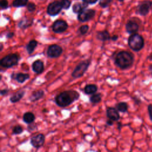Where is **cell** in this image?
Wrapping results in <instances>:
<instances>
[{
    "label": "cell",
    "mask_w": 152,
    "mask_h": 152,
    "mask_svg": "<svg viewBox=\"0 0 152 152\" xmlns=\"http://www.w3.org/2000/svg\"><path fill=\"white\" fill-rule=\"evenodd\" d=\"M80 98V93L73 90H65L61 92L55 97L56 104L61 107L69 106Z\"/></svg>",
    "instance_id": "cell-1"
},
{
    "label": "cell",
    "mask_w": 152,
    "mask_h": 152,
    "mask_svg": "<svg viewBox=\"0 0 152 152\" xmlns=\"http://www.w3.org/2000/svg\"><path fill=\"white\" fill-rule=\"evenodd\" d=\"M134 62V55L131 52L126 50L118 52L115 58V65L121 69H127L131 68Z\"/></svg>",
    "instance_id": "cell-2"
},
{
    "label": "cell",
    "mask_w": 152,
    "mask_h": 152,
    "mask_svg": "<svg viewBox=\"0 0 152 152\" xmlns=\"http://www.w3.org/2000/svg\"><path fill=\"white\" fill-rule=\"evenodd\" d=\"M128 45L133 51L138 52L144 46V39L141 35L137 33H133L128 37Z\"/></svg>",
    "instance_id": "cell-3"
},
{
    "label": "cell",
    "mask_w": 152,
    "mask_h": 152,
    "mask_svg": "<svg viewBox=\"0 0 152 152\" xmlns=\"http://www.w3.org/2000/svg\"><path fill=\"white\" fill-rule=\"evenodd\" d=\"M20 59V55L18 53H10L0 60V65L5 68H10L16 65Z\"/></svg>",
    "instance_id": "cell-4"
},
{
    "label": "cell",
    "mask_w": 152,
    "mask_h": 152,
    "mask_svg": "<svg viewBox=\"0 0 152 152\" xmlns=\"http://www.w3.org/2000/svg\"><path fill=\"white\" fill-rule=\"evenodd\" d=\"M91 61L90 59H86L80 62L76 65L71 73V76L74 78H78L83 77L87 71Z\"/></svg>",
    "instance_id": "cell-5"
},
{
    "label": "cell",
    "mask_w": 152,
    "mask_h": 152,
    "mask_svg": "<svg viewBox=\"0 0 152 152\" xmlns=\"http://www.w3.org/2000/svg\"><path fill=\"white\" fill-rule=\"evenodd\" d=\"M152 8V1L143 0L140 2L136 7V13L141 16H146Z\"/></svg>",
    "instance_id": "cell-6"
},
{
    "label": "cell",
    "mask_w": 152,
    "mask_h": 152,
    "mask_svg": "<svg viewBox=\"0 0 152 152\" xmlns=\"http://www.w3.org/2000/svg\"><path fill=\"white\" fill-rule=\"evenodd\" d=\"M63 9L61 1H55L50 2L47 7L46 12L47 14L50 16H56Z\"/></svg>",
    "instance_id": "cell-7"
},
{
    "label": "cell",
    "mask_w": 152,
    "mask_h": 152,
    "mask_svg": "<svg viewBox=\"0 0 152 152\" xmlns=\"http://www.w3.org/2000/svg\"><path fill=\"white\" fill-rule=\"evenodd\" d=\"M62 52L63 49L61 46L56 44H53L48 48L46 54L49 58H56L62 55Z\"/></svg>",
    "instance_id": "cell-8"
},
{
    "label": "cell",
    "mask_w": 152,
    "mask_h": 152,
    "mask_svg": "<svg viewBox=\"0 0 152 152\" xmlns=\"http://www.w3.org/2000/svg\"><path fill=\"white\" fill-rule=\"evenodd\" d=\"M95 14L96 11L93 9H85L78 14L77 19L81 23L87 22L93 18Z\"/></svg>",
    "instance_id": "cell-9"
},
{
    "label": "cell",
    "mask_w": 152,
    "mask_h": 152,
    "mask_svg": "<svg viewBox=\"0 0 152 152\" xmlns=\"http://www.w3.org/2000/svg\"><path fill=\"white\" fill-rule=\"evenodd\" d=\"M68 28V23L64 20H57L52 26V31L55 33H62L65 32Z\"/></svg>",
    "instance_id": "cell-10"
},
{
    "label": "cell",
    "mask_w": 152,
    "mask_h": 152,
    "mask_svg": "<svg viewBox=\"0 0 152 152\" xmlns=\"http://www.w3.org/2000/svg\"><path fill=\"white\" fill-rule=\"evenodd\" d=\"M45 141V137L43 134H38L30 139L31 145L35 148H39L42 147Z\"/></svg>",
    "instance_id": "cell-11"
},
{
    "label": "cell",
    "mask_w": 152,
    "mask_h": 152,
    "mask_svg": "<svg viewBox=\"0 0 152 152\" xmlns=\"http://www.w3.org/2000/svg\"><path fill=\"white\" fill-rule=\"evenodd\" d=\"M140 28L138 23L134 19V18L129 20L125 24V29L128 33L131 34L137 33Z\"/></svg>",
    "instance_id": "cell-12"
},
{
    "label": "cell",
    "mask_w": 152,
    "mask_h": 152,
    "mask_svg": "<svg viewBox=\"0 0 152 152\" xmlns=\"http://www.w3.org/2000/svg\"><path fill=\"white\" fill-rule=\"evenodd\" d=\"M106 116L108 119H110L113 121H118L120 119L119 111L113 107H109L106 109Z\"/></svg>",
    "instance_id": "cell-13"
},
{
    "label": "cell",
    "mask_w": 152,
    "mask_h": 152,
    "mask_svg": "<svg viewBox=\"0 0 152 152\" xmlns=\"http://www.w3.org/2000/svg\"><path fill=\"white\" fill-rule=\"evenodd\" d=\"M11 79L16 80L19 83H23L26 80L30 78V75L27 73H23V72H17V73H12L11 75Z\"/></svg>",
    "instance_id": "cell-14"
},
{
    "label": "cell",
    "mask_w": 152,
    "mask_h": 152,
    "mask_svg": "<svg viewBox=\"0 0 152 152\" xmlns=\"http://www.w3.org/2000/svg\"><path fill=\"white\" fill-rule=\"evenodd\" d=\"M32 70L36 74H41L44 71V63L40 59L34 61L31 65Z\"/></svg>",
    "instance_id": "cell-15"
},
{
    "label": "cell",
    "mask_w": 152,
    "mask_h": 152,
    "mask_svg": "<svg viewBox=\"0 0 152 152\" xmlns=\"http://www.w3.org/2000/svg\"><path fill=\"white\" fill-rule=\"evenodd\" d=\"M45 94V92L42 90L34 91L28 97V100L31 102H34L41 99Z\"/></svg>",
    "instance_id": "cell-16"
},
{
    "label": "cell",
    "mask_w": 152,
    "mask_h": 152,
    "mask_svg": "<svg viewBox=\"0 0 152 152\" xmlns=\"http://www.w3.org/2000/svg\"><path fill=\"white\" fill-rule=\"evenodd\" d=\"M26 93L25 90H20L17 91L15 93H14L10 97V101L12 103H15L18 102H19L24 96Z\"/></svg>",
    "instance_id": "cell-17"
},
{
    "label": "cell",
    "mask_w": 152,
    "mask_h": 152,
    "mask_svg": "<svg viewBox=\"0 0 152 152\" xmlns=\"http://www.w3.org/2000/svg\"><path fill=\"white\" fill-rule=\"evenodd\" d=\"M33 23V18H28L27 17L23 18L18 23V27L21 29H26L30 27Z\"/></svg>",
    "instance_id": "cell-18"
},
{
    "label": "cell",
    "mask_w": 152,
    "mask_h": 152,
    "mask_svg": "<svg viewBox=\"0 0 152 152\" xmlns=\"http://www.w3.org/2000/svg\"><path fill=\"white\" fill-rule=\"evenodd\" d=\"M96 37L97 40H99L102 41V42L107 41V40H109L111 39L110 33L106 30L97 31V33H96Z\"/></svg>",
    "instance_id": "cell-19"
},
{
    "label": "cell",
    "mask_w": 152,
    "mask_h": 152,
    "mask_svg": "<svg viewBox=\"0 0 152 152\" xmlns=\"http://www.w3.org/2000/svg\"><path fill=\"white\" fill-rule=\"evenodd\" d=\"M88 7V4L85 2H76L75 3L72 7V10L74 13L75 14H79L84 10L86 9Z\"/></svg>",
    "instance_id": "cell-20"
},
{
    "label": "cell",
    "mask_w": 152,
    "mask_h": 152,
    "mask_svg": "<svg viewBox=\"0 0 152 152\" xmlns=\"http://www.w3.org/2000/svg\"><path fill=\"white\" fill-rule=\"evenodd\" d=\"M35 119L36 117L34 114L31 112H25L23 116V120L27 124H30L34 122Z\"/></svg>",
    "instance_id": "cell-21"
},
{
    "label": "cell",
    "mask_w": 152,
    "mask_h": 152,
    "mask_svg": "<svg viewBox=\"0 0 152 152\" xmlns=\"http://www.w3.org/2000/svg\"><path fill=\"white\" fill-rule=\"evenodd\" d=\"M98 87L96 85L94 84H87L84 88V93L87 95H92L97 92Z\"/></svg>",
    "instance_id": "cell-22"
},
{
    "label": "cell",
    "mask_w": 152,
    "mask_h": 152,
    "mask_svg": "<svg viewBox=\"0 0 152 152\" xmlns=\"http://www.w3.org/2000/svg\"><path fill=\"white\" fill-rule=\"evenodd\" d=\"M37 45H38V42L36 40L33 39V40H30L28 42V43L26 45V46L27 53L29 55L33 53V52L34 51L36 48L37 47Z\"/></svg>",
    "instance_id": "cell-23"
},
{
    "label": "cell",
    "mask_w": 152,
    "mask_h": 152,
    "mask_svg": "<svg viewBox=\"0 0 152 152\" xmlns=\"http://www.w3.org/2000/svg\"><path fill=\"white\" fill-rule=\"evenodd\" d=\"M116 108L119 112L122 113H125L128 111V105L127 103L125 102H121L116 104Z\"/></svg>",
    "instance_id": "cell-24"
},
{
    "label": "cell",
    "mask_w": 152,
    "mask_h": 152,
    "mask_svg": "<svg viewBox=\"0 0 152 152\" xmlns=\"http://www.w3.org/2000/svg\"><path fill=\"white\" fill-rule=\"evenodd\" d=\"M102 97L101 93H94L90 97L89 100L93 104H97L101 102Z\"/></svg>",
    "instance_id": "cell-25"
},
{
    "label": "cell",
    "mask_w": 152,
    "mask_h": 152,
    "mask_svg": "<svg viewBox=\"0 0 152 152\" xmlns=\"http://www.w3.org/2000/svg\"><path fill=\"white\" fill-rule=\"evenodd\" d=\"M28 0H14L12 3V5L14 7H22L27 5Z\"/></svg>",
    "instance_id": "cell-26"
},
{
    "label": "cell",
    "mask_w": 152,
    "mask_h": 152,
    "mask_svg": "<svg viewBox=\"0 0 152 152\" xmlns=\"http://www.w3.org/2000/svg\"><path fill=\"white\" fill-rule=\"evenodd\" d=\"M23 132V127L20 125H17L14 126L12 130V133L14 135H18Z\"/></svg>",
    "instance_id": "cell-27"
},
{
    "label": "cell",
    "mask_w": 152,
    "mask_h": 152,
    "mask_svg": "<svg viewBox=\"0 0 152 152\" xmlns=\"http://www.w3.org/2000/svg\"><path fill=\"white\" fill-rule=\"evenodd\" d=\"M89 30V26L87 24L86 25H83L80 26L78 28V32L81 35H84L86 34Z\"/></svg>",
    "instance_id": "cell-28"
},
{
    "label": "cell",
    "mask_w": 152,
    "mask_h": 152,
    "mask_svg": "<svg viewBox=\"0 0 152 152\" xmlns=\"http://www.w3.org/2000/svg\"><path fill=\"white\" fill-rule=\"evenodd\" d=\"M112 1V0H99V4L102 8H106L110 4Z\"/></svg>",
    "instance_id": "cell-29"
},
{
    "label": "cell",
    "mask_w": 152,
    "mask_h": 152,
    "mask_svg": "<svg viewBox=\"0 0 152 152\" xmlns=\"http://www.w3.org/2000/svg\"><path fill=\"white\" fill-rule=\"evenodd\" d=\"M61 2L63 9L68 10L71 4V1L70 0H61Z\"/></svg>",
    "instance_id": "cell-30"
},
{
    "label": "cell",
    "mask_w": 152,
    "mask_h": 152,
    "mask_svg": "<svg viewBox=\"0 0 152 152\" xmlns=\"http://www.w3.org/2000/svg\"><path fill=\"white\" fill-rule=\"evenodd\" d=\"M36 5L34 2H28L27 5V9L29 12H34L36 10Z\"/></svg>",
    "instance_id": "cell-31"
},
{
    "label": "cell",
    "mask_w": 152,
    "mask_h": 152,
    "mask_svg": "<svg viewBox=\"0 0 152 152\" xmlns=\"http://www.w3.org/2000/svg\"><path fill=\"white\" fill-rule=\"evenodd\" d=\"M0 6L2 9H6L8 7V2L7 0H1Z\"/></svg>",
    "instance_id": "cell-32"
},
{
    "label": "cell",
    "mask_w": 152,
    "mask_h": 152,
    "mask_svg": "<svg viewBox=\"0 0 152 152\" xmlns=\"http://www.w3.org/2000/svg\"><path fill=\"white\" fill-rule=\"evenodd\" d=\"M147 109H148V112L150 119L152 121V104H148Z\"/></svg>",
    "instance_id": "cell-33"
},
{
    "label": "cell",
    "mask_w": 152,
    "mask_h": 152,
    "mask_svg": "<svg viewBox=\"0 0 152 152\" xmlns=\"http://www.w3.org/2000/svg\"><path fill=\"white\" fill-rule=\"evenodd\" d=\"M8 93H9V89L8 88L1 89L0 91V93L1 96H6L8 94Z\"/></svg>",
    "instance_id": "cell-34"
},
{
    "label": "cell",
    "mask_w": 152,
    "mask_h": 152,
    "mask_svg": "<svg viewBox=\"0 0 152 152\" xmlns=\"http://www.w3.org/2000/svg\"><path fill=\"white\" fill-rule=\"evenodd\" d=\"M132 99L135 103V104H139L141 102V99L140 98H138L137 96H135L132 97Z\"/></svg>",
    "instance_id": "cell-35"
},
{
    "label": "cell",
    "mask_w": 152,
    "mask_h": 152,
    "mask_svg": "<svg viewBox=\"0 0 152 152\" xmlns=\"http://www.w3.org/2000/svg\"><path fill=\"white\" fill-rule=\"evenodd\" d=\"M82 1L87 4H94L96 2H97L98 0H82Z\"/></svg>",
    "instance_id": "cell-36"
},
{
    "label": "cell",
    "mask_w": 152,
    "mask_h": 152,
    "mask_svg": "<svg viewBox=\"0 0 152 152\" xmlns=\"http://www.w3.org/2000/svg\"><path fill=\"white\" fill-rule=\"evenodd\" d=\"M14 35L15 34L14 32H8L5 36L7 39H11L14 36Z\"/></svg>",
    "instance_id": "cell-37"
},
{
    "label": "cell",
    "mask_w": 152,
    "mask_h": 152,
    "mask_svg": "<svg viewBox=\"0 0 152 152\" xmlns=\"http://www.w3.org/2000/svg\"><path fill=\"white\" fill-rule=\"evenodd\" d=\"M113 120H112V119H108L107 120V121H106V124L107 125H109V126H112V125H113Z\"/></svg>",
    "instance_id": "cell-38"
},
{
    "label": "cell",
    "mask_w": 152,
    "mask_h": 152,
    "mask_svg": "<svg viewBox=\"0 0 152 152\" xmlns=\"http://www.w3.org/2000/svg\"><path fill=\"white\" fill-rule=\"evenodd\" d=\"M118 38H119V37H118V36L117 34H114V35H113V36L111 37V40H112V41L115 42V41H116V40L118 39Z\"/></svg>",
    "instance_id": "cell-39"
},
{
    "label": "cell",
    "mask_w": 152,
    "mask_h": 152,
    "mask_svg": "<svg viewBox=\"0 0 152 152\" xmlns=\"http://www.w3.org/2000/svg\"><path fill=\"white\" fill-rule=\"evenodd\" d=\"M117 128L118 129H119V130H121V128H122V124L121 123V122H118L117 123Z\"/></svg>",
    "instance_id": "cell-40"
},
{
    "label": "cell",
    "mask_w": 152,
    "mask_h": 152,
    "mask_svg": "<svg viewBox=\"0 0 152 152\" xmlns=\"http://www.w3.org/2000/svg\"><path fill=\"white\" fill-rule=\"evenodd\" d=\"M0 52H1L2 50H3V48H4V45H3V43L1 42L0 43Z\"/></svg>",
    "instance_id": "cell-41"
},
{
    "label": "cell",
    "mask_w": 152,
    "mask_h": 152,
    "mask_svg": "<svg viewBox=\"0 0 152 152\" xmlns=\"http://www.w3.org/2000/svg\"><path fill=\"white\" fill-rule=\"evenodd\" d=\"M149 70H150V72L151 74L152 75V64L149 66Z\"/></svg>",
    "instance_id": "cell-42"
},
{
    "label": "cell",
    "mask_w": 152,
    "mask_h": 152,
    "mask_svg": "<svg viewBox=\"0 0 152 152\" xmlns=\"http://www.w3.org/2000/svg\"><path fill=\"white\" fill-rule=\"evenodd\" d=\"M147 59H148L150 60V61H152V53L150 54V55L147 57Z\"/></svg>",
    "instance_id": "cell-43"
},
{
    "label": "cell",
    "mask_w": 152,
    "mask_h": 152,
    "mask_svg": "<svg viewBox=\"0 0 152 152\" xmlns=\"http://www.w3.org/2000/svg\"><path fill=\"white\" fill-rule=\"evenodd\" d=\"M117 1H118L119 2H124V0H117Z\"/></svg>",
    "instance_id": "cell-44"
}]
</instances>
